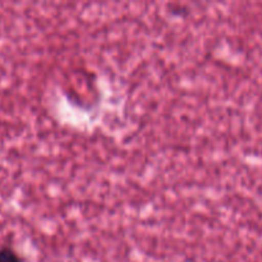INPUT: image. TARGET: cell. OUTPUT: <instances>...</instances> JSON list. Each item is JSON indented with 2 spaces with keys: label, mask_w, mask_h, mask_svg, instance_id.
<instances>
[{
  "label": "cell",
  "mask_w": 262,
  "mask_h": 262,
  "mask_svg": "<svg viewBox=\"0 0 262 262\" xmlns=\"http://www.w3.org/2000/svg\"><path fill=\"white\" fill-rule=\"evenodd\" d=\"M0 262H22V260L10 248H2L0 250Z\"/></svg>",
  "instance_id": "6da1fadb"
}]
</instances>
